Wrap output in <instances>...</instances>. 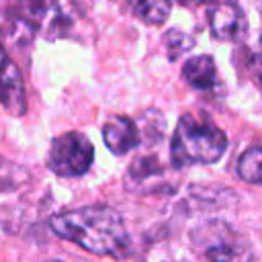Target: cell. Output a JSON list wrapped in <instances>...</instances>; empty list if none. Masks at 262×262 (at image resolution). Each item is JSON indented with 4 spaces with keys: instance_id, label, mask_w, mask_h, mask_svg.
Returning <instances> with one entry per match:
<instances>
[{
    "instance_id": "obj_13",
    "label": "cell",
    "mask_w": 262,
    "mask_h": 262,
    "mask_svg": "<svg viewBox=\"0 0 262 262\" xmlns=\"http://www.w3.org/2000/svg\"><path fill=\"white\" fill-rule=\"evenodd\" d=\"M164 45H166V51H168V57L170 59H178L182 53H186L194 41L186 35V33H180V31H168L166 37H164Z\"/></svg>"
},
{
    "instance_id": "obj_11",
    "label": "cell",
    "mask_w": 262,
    "mask_h": 262,
    "mask_svg": "<svg viewBox=\"0 0 262 262\" xmlns=\"http://www.w3.org/2000/svg\"><path fill=\"white\" fill-rule=\"evenodd\" d=\"M237 176L250 184H262V147L246 149L237 160Z\"/></svg>"
},
{
    "instance_id": "obj_12",
    "label": "cell",
    "mask_w": 262,
    "mask_h": 262,
    "mask_svg": "<svg viewBox=\"0 0 262 262\" xmlns=\"http://www.w3.org/2000/svg\"><path fill=\"white\" fill-rule=\"evenodd\" d=\"M27 178H29V172L23 166L0 156V192L18 188L23 182H27Z\"/></svg>"
},
{
    "instance_id": "obj_15",
    "label": "cell",
    "mask_w": 262,
    "mask_h": 262,
    "mask_svg": "<svg viewBox=\"0 0 262 262\" xmlns=\"http://www.w3.org/2000/svg\"><path fill=\"white\" fill-rule=\"evenodd\" d=\"M51 262H61V260H51Z\"/></svg>"
},
{
    "instance_id": "obj_9",
    "label": "cell",
    "mask_w": 262,
    "mask_h": 262,
    "mask_svg": "<svg viewBox=\"0 0 262 262\" xmlns=\"http://www.w3.org/2000/svg\"><path fill=\"white\" fill-rule=\"evenodd\" d=\"M184 80L196 90H209L217 82V68L211 55H196L190 57L182 68Z\"/></svg>"
},
{
    "instance_id": "obj_1",
    "label": "cell",
    "mask_w": 262,
    "mask_h": 262,
    "mask_svg": "<svg viewBox=\"0 0 262 262\" xmlns=\"http://www.w3.org/2000/svg\"><path fill=\"white\" fill-rule=\"evenodd\" d=\"M49 223L55 235L96 256L123 258L131 250V237L123 217L106 205H86L63 211L53 215Z\"/></svg>"
},
{
    "instance_id": "obj_10",
    "label": "cell",
    "mask_w": 262,
    "mask_h": 262,
    "mask_svg": "<svg viewBox=\"0 0 262 262\" xmlns=\"http://www.w3.org/2000/svg\"><path fill=\"white\" fill-rule=\"evenodd\" d=\"M135 16H139L147 25H162L170 16L172 4L170 0H129Z\"/></svg>"
},
{
    "instance_id": "obj_4",
    "label": "cell",
    "mask_w": 262,
    "mask_h": 262,
    "mask_svg": "<svg viewBox=\"0 0 262 262\" xmlns=\"http://www.w3.org/2000/svg\"><path fill=\"white\" fill-rule=\"evenodd\" d=\"M94 160L92 141L80 131H66L51 141L47 166L61 178H76L90 170Z\"/></svg>"
},
{
    "instance_id": "obj_14",
    "label": "cell",
    "mask_w": 262,
    "mask_h": 262,
    "mask_svg": "<svg viewBox=\"0 0 262 262\" xmlns=\"http://www.w3.org/2000/svg\"><path fill=\"white\" fill-rule=\"evenodd\" d=\"M180 4H186V6H194V4H203V2H209V0H178Z\"/></svg>"
},
{
    "instance_id": "obj_8",
    "label": "cell",
    "mask_w": 262,
    "mask_h": 262,
    "mask_svg": "<svg viewBox=\"0 0 262 262\" xmlns=\"http://www.w3.org/2000/svg\"><path fill=\"white\" fill-rule=\"evenodd\" d=\"M211 33L219 41H239L246 35L248 23L235 4H219L211 10Z\"/></svg>"
},
{
    "instance_id": "obj_7",
    "label": "cell",
    "mask_w": 262,
    "mask_h": 262,
    "mask_svg": "<svg viewBox=\"0 0 262 262\" xmlns=\"http://www.w3.org/2000/svg\"><path fill=\"white\" fill-rule=\"evenodd\" d=\"M102 139H104V145L115 156H123V154H127L139 145L141 129L133 119L123 117V115H115L102 125Z\"/></svg>"
},
{
    "instance_id": "obj_5",
    "label": "cell",
    "mask_w": 262,
    "mask_h": 262,
    "mask_svg": "<svg viewBox=\"0 0 262 262\" xmlns=\"http://www.w3.org/2000/svg\"><path fill=\"white\" fill-rule=\"evenodd\" d=\"M35 23L25 0H0V37L25 45L33 39Z\"/></svg>"
},
{
    "instance_id": "obj_2",
    "label": "cell",
    "mask_w": 262,
    "mask_h": 262,
    "mask_svg": "<svg viewBox=\"0 0 262 262\" xmlns=\"http://www.w3.org/2000/svg\"><path fill=\"white\" fill-rule=\"evenodd\" d=\"M227 149V135L207 117L182 115L172 135L170 158L176 168L215 164Z\"/></svg>"
},
{
    "instance_id": "obj_6",
    "label": "cell",
    "mask_w": 262,
    "mask_h": 262,
    "mask_svg": "<svg viewBox=\"0 0 262 262\" xmlns=\"http://www.w3.org/2000/svg\"><path fill=\"white\" fill-rule=\"evenodd\" d=\"M0 104L14 117H20L27 111L20 72L6 55L2 45H0Z\"/></svg>"
},
{
    "instance_id": "obj_3",
    "label": "cell",
    "mask_w": 262,
    "mask_h": 262,
    "mask_svg": "<svg viewBox=\"0 0 262 262\" xmlns=\"http://www.w3.org/2000/svg\"><path fill=\"white\" fill-rule=\"evenodd\" d=\"M192 242L211 262H252L254 260V250L250 239L219 219L201 223L192 231Z\"/></svg>"
}]
</instances>
